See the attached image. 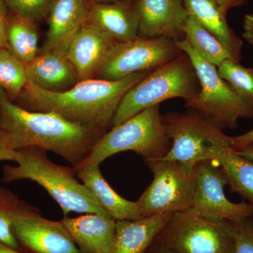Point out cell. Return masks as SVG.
Listing matches in <instances>:
<instances>
[{
	"instance_id": "1",
	"label": "cell",
	"mask_w": 253,
	"mask_h": 253,
	"mask_svg": "<svg viewBox=\"0 0 253 253\" xmlns=\"http://www.w3.org/2000/svg\"><path fill=\"white\" fill-rule=\"evenodd\" d=\"M0 132L11 149L41 148L61 156L73 168L87 157L104 131L71 122L52 112L28 111L0 88Z\"/></svg>"
},
{
	"instance_id": "2",
	"label": "cell",
	"mask_w": 253,
	"mask_h": 253,
	"mask_svg": "<svg viewBox=\"0 0 253 253\" xmlns=\"http://www.w3.org/2000/svg\"><path fill=\"white\" fill-rule=\"evenodd\" d=\"M150 71L134 73L119 81L94 78L80 81L62 92L44 91L27 81L13 102L28 111L56 113L71 122L106 132L111 128L123 96Z\"/></svg>"
},
{
	"instance_id": "3",
	"label": "cell",
	"mask_w": 253,
	"mask_h": 253,
	"mask_svg": "<svg viewBox=\"0 0 253 253\" xmlns=\"http://www.w3.org/2000/svg\"><path fill=\"white\" fill-rule=\"evenodd\" d=\"M16 151L15 163L17 165L3 166L2 182L23 179L36 182L59 204L64 217L73 212L112 218L90 190L78 180L73 168L56 164L48 158L47 151L41 148L28 147Z\"/></svg>"
},
{
	"instance_id": "4",
	"label": "cell",
	"mask_w": 253,
	"mask_h": 253,
	"mask_svg": "<svg viewBox=\"0 0 253 253\" xmlns=\"http://www.w3.org/2000/svg\"><path fill=\"white\" fill-rule=\"evenodd\" d=\"M201 89L192 62L184 53L150 71L123 96L112 121L117 126L144 110L173 98L191 99Z\"/></svg>"
},
{
	"instance_id": "5",
	"label": "cell",
	"mask_w": 253,
	"mask_h": 253,
	"mask_svg": "<svg viewBox=\"0 0 253 253\" xmlns=\"http://www.w3.org/2000/svg\"><path fill=\"white\" fill-rule=\"evenodd\" d=\"M170 146L163 126L160 104L155 105L106 131L78 167L100 166L113 155L126 151H134L144 160L160 159L166 156Z\"/></svg>"
},
{
	"instance_id": "6",
	"label": "cell",
	"mask_w": 253,
	"mask_h": 253,
	"mask_svg": "<svg viewBox=\"0 0 253 253\" xmlns=\"http://www.w3.org/2000/svg\"><path fill=\"white\" fill-rule=\"evenodd\" d=\"M162 121L171 146L160 159L196 165L201 161H216L231 146L229 136L224 134L222 128L197 111L168 112L162 116Z\"/></svg>"
},
{
	"instance_id": "7",
	"label": "cell",
	"mask_w": 253,
	"mask_h": 253,
	"mask_svg": "<svg viewBox=\"0 0 253 253\" xmlns=\"http://www.w3.org/2000/svg\"><path fill=\"white\" fill-rule=\"evenodd\" d=\"M176 44L194 65L201 86L196 96L184 101L186 108L202 113L222 129H234L239 120L253 119V106L236 94L215 66L203 59L186 39Z\"/></svg>"
},
{
	"instance_id": "8",
	"label": "cell",
	"mask_w": 253,
	"mask_h": 253,
	"mask_svg": "<svg viewBox=\"0 0 253 253\" xmlns=\"http://www.w3.org/2000/svg\"><path fill=\"white\" fill-rule=\"evenodd\" d=\"M144 162L154 179L136 201L142 217L189 211L194 203L196 165L162 159Z\"/></svg>"
},
{
	"instance_id": "9",
	"label": "cell",
	"mask_w": 253,
	"mask_h": 253,
	"mask_svg": "<svg viewBox=\"0 0 253 253\" xmlns=\"http://www.w3.org/2000/svg\"><path fill=\"white\" fill-rule=\"evenodd\" d=\"M176 253H234L229 221L208 220L189 212H174L154 239Z\"/></svg>"
},
{
	"instance_id": "10",
	"label": "cell",
	"mask_w": 253,
	"mask_h": 253,
	"mask_svg": "<svg viewBox=\"0 0 253 253\" xmlns=\"http://www.w3.org/2000/svg\"><path fill=\"white\" fill-rule=\"evenodd\" d=\"M176 42L166 38L135 39L118 43L94 78L119 81L134 73L150 71L183 54Z\"/></svg>"
},
{
	"instance_id": "11",
	"label": "cell",
	"mask_w": 253,
	"mask_h": 253,
	"mask_svg": "<svg viewBox=\"0 0 253 253\" xmlns=\"http://www.w3.org/2000/svg\"><path fill=\"white\" fill-rule=\"evenodd\" d=\"M228 181L215 161H201L195 166L194 196L189 212L212 221H237L253 217V206L231 202L226 197Z\"/></svg>"
},
{
	"instance_id": "12",
	"label": "cell",
	"mask_w": 253,
	"mask_h": 253,
	"mask_svg": "<svg viewBox=\"0 0 253 253\" xmlns=\"http://www.w3.org/2000/svg\"><path fill=\"white\" fill-rule=\"evenodd\" d=\"M12 231L20 248L31 253H83L61 221L43 217L31 205L15 218Z\"/></svg>"
},
{
	"instance_id": "13",
	"label": "cell",
	"mask_w": 253,
	"mask_h": 253,
	"mask_svg": "<svg viewBox=\"0 0 253 253\" xmlns=\"http://www.w3.org/2000/svg\"><path fill=\"white\" fill-rule=\"evenodd\" d=\"M139 20L138 36L185 39L184 27L189 14L183 0H135Z\"/></svg>"
},
{
	"instance_id": "14",
	"label": "cell",
	"mask_w": 253,
	"mask_h": 253,
	"mask_svg": "<svg viewBox=\"0 0 253 253\" xmlns=\"http://www.w3.org/2000/svg\"><path fill=\"white\" fill-rule=\"evenodd\" d=\"M118 42L92 26L84 24L68 46L67 56L78 81L94 79Z\"/></svg>"
},
{
	"instance_id": "15",
	"label": "cell",
	"mask_w": 253,
	"mask_h": 253,
	"mask_svg": "<svg viewBox=\"0 0 253 253\" xmlns=\"http://www.w3.org/2000/svg\"><path fill=\"white\" fill-rule=\"evenodd\" d=\"M91 0H56L47 21L46 40L40 52L59 51L67 54L71 41L87 21Z\"/></svg>"
},
{
	"instance_id": "16",
	"label": "cell",
	"mask_w": 253,
	"mask_h": 253,
	"mask_svg": "<svg viewBox=\"0 0 253 253\" xmlns=\"http://www.w3.org/2000/svg\"><path fill=\"white\" fill-rule=\"evenodd\" d=\"M27 81L44 91L62 92L79 82L67 54L59 51L40 52L26 64Z\"/></svg>"
},
{
	"instance_id": "17",
	"label": "cell",
	"mask_w": 253,
	"mask_h": 253,
	"mask_svg": "<svg viewBox=\"0 0 253 253\" xmlns=\"http://www.w3.org/2000/svg\"><path fill=\"white\" fill-rule=\"evenodd\" d=\"M83 253H112L116 239V221L96 214L61 220Z\"/></svg>"
},
{
	"instance_id": "18",
	"label": "cell",
	"mask_w": 253,
	"mask_h": 253,
	"mask_svg": "<svg viewBox=\"0 0 253 253\" xmlns=\"http://www.w3.org/2000/svg\"><path fill=\"white\" fill-rule=\"evenodd\" d=\"M86 23L118 43L139 37V20L134 1L93 3Z\"/></svg>"
},
{
	"instance_id": "19",
	"label": "cell",
	"mask_w": 253,
	"mask_h": 253,
	"mask_svg": "<svg viewBox=\"0 0 253 253\" xmlns=\"http://www.w3.org/2000/svg\"><path fill=\"white\" fill-rule=\"evenodd\" d=\"M76 176L88 188L105 211L115 220H137L143 218L136 201H128L110 186L99 166L73 168Z\"/></svg>"
},
{
	"instance_id": "20",
	"label": "cell",
	"mask_w": 253,
	"mask_h": 253,
	"mask_svg": "<svg viewBox=\"0 0 253 253\" xmlns=\"http://www.w3.org/2000/svg\"><path fill=\"white\" fill-rule=\"evenodd\" d=\"M166 212L137 220H117L112 253H144L172 217Z\"/></svg>"
},
{
	"instance_id": "21",
	"label": "cell",
	"mask_w": 253,
	"mask_h": 253,
	"mask_svg": "<svg viewBox=\"0 0 253 253\" xmlns=\"http://www.w3.org/2000/svg\"><path fill=\"white\" fill-rule=\"evenodd\" d=\"M190 16L199 21L203 27L220 42L239 62L242 59L243 42L233 31L214 0H183Z\"/></svg>"
},
{
	"instance_id": "22",
	"label": "cell",
	"mask_w": 253,
	"mask_h": 253,
	"mask_svg": "<svg viewBox=\"0 0 253 253\" xmlns=\"http://www.w3.org/2000/svg\"><path fill=\"white\" fill-rule=\"evenodd\" d=\"M6 38L9 51L24 64L39 54L38 23L33 20L9 11Z\"/></svg>"
},
{
	"instance_id": "23",
	"label": "cell",
	"mask_w": 253,
	"mask_h": 253,
	"mask_svg": "<svg viewBox=\"0 0 253 253\" xmlns=\"http://www.w3.org/2000/svg\"><path fill=\"white\" fill-rule=\"evenodd\" d=\"M225 174L228 185L253 206V162L243 157L231 146L216 160Z\"/></svg>"
},
{
	"instance_id": "24",
	"label": "cell",
	"mask_w": 253,
	"mask_h": 253,
	"mask_svg": "<svg viewBox=\"0 0 253 253\" xmlns=\"http://www.w3.org/2000/svg\"><path fill=\"white\" fill-rule=\"evenodd\" d=\"M183 30L190 45L207 62L217 67L226 59L234 60L220 42L193 16L189 15Z\"/></svg>"
},
{
	"instance_id": "25",
	"label": "cell",
	"mask_w": 253,
	"mask_h": 253,
	"mask_svg": "<svg viewBox=\"0 0 253 253\" xmlns=\"http://www.w3.org/2000/svg\"><path fill=\"white\" fill-rule=\"evenodd\" d=\"M26 64L11 51L0 48V88L11 101L19 96L27 83Z\"/></svg>"
},
{
	"instance_id": "26",
	"label": "cell",
	"mask_w": 253,
	"mask_h": 253,
	"mask_svg": "<svg viewBox=\"0 0 253 253\" xmlns=\"http://www.w3.org/2000/svg\"><path fill=\"white\" fill-rule=\"evenodd\" d=\"M219 76L239 97L253 106V68H246L233 59H226L217 66Z\"/></svg>"
},
{
	"instance_id": "27",
	"label": "cell",
	"mask_w": 253,
	"mask_h": 253,
	"mask_svg": "<svg viewBox=\"0 0 253 253\" xmlns=\"http://www.w3.org/2000/svg\"><path fill=\"white\" fill-rule=\"evenodd\" d=\"M28 205L15 193L0 187V241L15 249L20 246L13 234V221Z\"/></svg>"
},
{
	"instance_id": "28",
	"label": "cell",
	"mask_w": 253,
	"mask_h": 253,
	"mask_svg": "<svg viewBox=\"0 0 253 253\" xmlns=\"http://www.w3.org/2000/svg\"><path fill=\"white\" fill-rule=\"evenodd\" d=\"M10 12L39 23L47 19L56 0H4Z\"/></svg>"
},
{
	"instance_id": "29",
	"label": "cell",
	"mask_w": 253,
	"mask_h": 253,
	"mask_svg": "<svg viewBox=\"0 0 253 253\" xmlns=\"http://www.w3.org/2000/svg\"><path fill=\"white\" fill-rule=\"evenodd\" d=\"M229 222L234 240V253H253V217Z\"/></svg>"
},
{
	"instance_id": "30",
	"label": "cell",
	"mask_w": 253,
	"mask_h": 253,
	"mask_svg": "<svg viewBox=\"0 0 253 253\" xmlns=\"http://www.w3.org/2000/svg\"><path fill=\"white\" fill-rule=\"evenodd\" d=\"M9 10L4 0H0V48L8 49L6 38V24L9 17Z\"/></svg>"
},
{
	"instance_id": "31",
	"label": "cell",
	"mask_w": 253,
	"mask_h": 253,
	"mask_svg": "<svg viewBox=\"0 0 253 253\" xmlns=\"http://www.w3.org/2000/svg\"><path fill=\"white\" fill-rule=\"evenodd\" d=\"M231 147L235 151H241L253 144V129L244 134L236 136H229Z\"/></svg>"
},
{
	"instance_id": "32",
	"label": "cell",
	"mask_w": 253,
	"mask_h": 253,
	"mask_svg": "<svg viewBox=\"0 0 253 253\" xmlns=\"http://www.w3.org/2000/svg\"><path fill=\"white\" fill-rule=\"evenodd\" d=\"M243 38L253 46V13L246 14L243 23Z\"/></svg>"
},
{
	"instance_id": "33",
	"label": "cell",
	"mask_w": 253,
	"mask_h": 253,
	"mask_svg": "<svg viewBox=\"0 0 253 253\" xmlns=\"http://www.w3.org/2000/svg\"><path fill=\"white\" fill-rule=\"evenodd\" d=\"M17 151L9 148L0 132V161H16Z\"/></svg>"
},
{
	"instance_id": "34",
	"label": "cell",
	"mask_w": 253,
	"mask_h": 253,
	"mask_svg": "<svg viewBox=\"0 0 253 253\" xmlns=\"http://www.w3.org/2000/svg\"><path fill=\"white\" fill-rule=\"evenodd\" d=\"M214 1L219 6L221 12L226 16L229 10L246 4L248 0H214Z\"/></svg>"
},
{
	"instance_id": "35",
	"label": "cell",
	"mask_w": 253,
	"mask_h": 253,
	"mask_svg": "<svg viewBox=\"0 0 253 253\" xmlns=\"http://www.w3.org/2000/svg\"><path fill=\"white\" fill-rule=\"evenodd\" d=\"M144 253H176L172 251V250L168 249L165 246L154 242L149 246V249L146 250Z\"/></svg>"
},
{
	"instance_id": "36",
	"label": "cell",
	"mask_w": 253,
	"mask_h": 253,
	"mask_svg": "<svg viewBox=\"0 0 253 253\" xmlns=\"http://www.w3.org/2000/svg\"><path fill=\"white\" fill-rule=\"evenodd\" d=\"M237 152L238 154L242 156L243 157L246 158V159L249 160V161L253 162V144L248 146L246 149L237 151Z\"/></svg>"
},
{
	"instance_id": "37",
	"label": "cell",
	"mask_w": 253,
	"mask_h": 253,
	"mask_svg": "<svg viewBox=\"0 0 253 253\" xmlns=\"http://www.w3.org/2000/svg\"><path fill=\"white\" fill-rule=\"evenodd\" d=\"M0 253H22L19 250L15 249L0 241Z\"/></svg>"
},
{
	"instance_id": "38",
	"label": "cell",
	"mask_w": 253,
	"mask_h": 253,
	"mask_svg": "<svg viewBox=\"0 0 253 253\" xmlns=\"http://www.w3.org/2000/svg\"><path fill=\"white\" fill-rule=\"evenodd\" d=\"M94 3H114V2H123V1H133L135 0H91Z\"/></svg>"
}]
</instances>
